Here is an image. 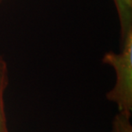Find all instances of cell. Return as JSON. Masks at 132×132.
<instances>
[{
	"mask_svg": "<svg viewBox=\"0 0 132 132\" xmlns=\"http://www.w3.org/2000/svg\"><path fill=\"white\" fill-rule=\"evenodd\" d=\"M109 64L116 74L113 88L106 94V99L115 103L118 113L130 118L132 112V31L121 39L119 52H109L102 59Z\"/></svg>",
	"mask_w": 132,
	"mask_h": 132,
	"instance_id": "1",
	"label": "cell"
},
{
	"mask_svg": "<svg viewBox=\"0 0 132 132\" xmlns=\"http://www.w3.org/2000/svg\"><path fill=\"white\" fill-rule=\"evenodd\" d=\"M120 23V36L132 31V0H113Z\"/></svg>",
	"mask_w": 132,
	"mask_h": 132,
	"instance_id": "2",
	"label": "cell"
},
{
	"mask_svg": "<svg viewBox=\"0 0 132 132\" xmlns=\"http://www.w3.org/2000/svg\"><path fill=\"white\" fill-rule=\"evenodd\" d=\"M9 82L8 65L6 61L0 56V132H9L4 107V93Z\"/></svg>",
	"mask_w": 132,
	"mask_h": 132,
	"instance_id": "3",
	"label": "cell"
},
{
	"mask_svg": "<svg viewBox=\"0 0 132 132\" xmlns=\"http://www.w3.org/2000/svg\"><path fill=\"white\" fill-rule=\"evenodd\" d=\"M112 132H132L130 118L118 113L113 120Z\"/></svg>",
	"mask_w": 132,
	"mask_h": 132,
	"instance_id": "4",
	"label": "cell"
}]
</instances>
